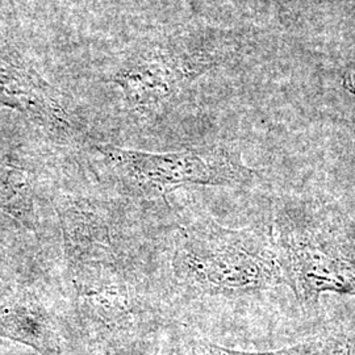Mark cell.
I'll return each instance as SVG.
<instances>
[{
  "instance_id": "cell-1",
  "label": "cell",
  "mask_w": 355,
  "mask_h": 355,
  "mask_svg": "<svg viewBox=\"0 0 355 355\" xmlns=\"http://www.w3.org/2000/svg\"><path fill=\"white\" fill-rule=\"evenodd\" d=\"M286 286L304 306L324 293L355 297V221L334 202L291 199L270 224Z\"/></svg>"
},
{
  "instance_id": "cell-2",
  "label": "cell",
  "mask_w": 355,
  "mask_h": 355,
  "mask_svg": "<svg viewBox=\"0 0 355 355\" xmlns=\"http://www.w3.org/2000/svg\"><path fill=\"white\" fill-rule=\"evenodd\" d=\"M178 275L205 295H245L286 286L270 225L221 227L209 216L184 225L178 240Z\"/></svg>"
},
{
  "instance_id": "cell-3",
  "label": "cell",
  "mask_w": 355,
  "mask_h": 355,
  "mask_svg": "<svg viewBox=\"0 0 355 355\" xmlns=\"http://www.w3.org/2000/svg\"><path fill=\"white\" fill-rule=\"evenodd\" d=\"M96 149L121 186L145 199L164 198L190 184L243 187L255 178L240 152L225 145L168 153L128 150L114 145Z\"/></svg>"
},
{
  "instance_id": "cell-4",
  "label": "cell",
  "mask_w": 355,
  "mask_h": 355,
  "mask_svg": "<svg viewBox=\"0 0 355 355\" xmlns=\"http://www.w3.org/2000/svg\"><path fill=\"white\" fill-rule=\"evenodd\" d=\"M64 227L78 296L105 322L121 324L132 315V296L110 248L76 217L67 215Z\"/></svg>"
},
{
  "instance_id": "cell-5",
  "label": "cell",
  "mask_w": 355,
  "mask_h": 355,
  "mask_svg": "<svg viewBox=\"0 0 355 355\" xmlns=\"http://www.w3.org/2000/svg\"><path fill=\"white\" fill-rule=\"evenodd\" d=\"M208 64L186 62L173 54H150L123 67L114 80L135 110H150L171 98L183 82L200 74Z\"/></svg>"
},
{
  "instance_id": "cell-6",
  "label": "cell",
  "mask_w": 355,
  "mask_h": 355,
  "mask_svg": "<svg viewBox=\"0 0 355 355\" xmlns=\"http://www.w3.org/2000/svg\"><path fill=\"white\" fill-rule=\"evenodd\" d=\"M0 337L24 343L41 355H62L57 327L45 306L24 290L0 305Z\"/></svg>"
},
{
  "instance_id": "cell-7",
  "label": "cell",
  "mask_w": 355,
  "mask_h": 355,
  "mask_svg": "<svg viewBox=\"0 0 355 355\" xmlns=\"http://www.w3.org/2000/svg\"><path fill=\"white\" fill-rule=\"evenodd\" d=\"M0 209L26 227H36V207L32 182L24 170L0 165Z\"/></svg>"
},
{
  "instance_id": "cell-8",
  "label": "cell",
  "mask_w": 355,
  "mask_h": 355,
  "mask_svg": "<svg viewBox=\"0 0 355 355\" xmlns=\"http://www.w3.org/2000/svg\"><path fill=\"white\" fill-rule=\"evenodd\" d=\"M318 340L315 337L304 343L271 352H242L207 340H190L180 347L178 355H318Z\"/></svg>"
},
{
  "instance_id": "cell-9",
  "label": "cell",
  "mask_w": 355,
  "mask_h": 355,
  "mask_svg": "<svg viewBox=\"0 0 355 355\" xmlns=\"http://www.w3.org/2000/svg\"><path fill=\"white\" fill-rule=\"evenodd\" d=\"M318 355H355V320L318 337Z\"/></svg>"
},
{
  "instance_id": "cell-10",
  "label": "cell",
  "mask_w": 355,
  "mask_h": 355,
  "mask_svg": "<svg viewBox=\"0 0 355 355\" xmlns=\"http://www.w3.org/2000/svg\"><path fill=\"white\" fill-rule=\"evenodd\" d=\"M343 86L347 91H350L352 94L355 95V69L353 71H350L347 76L343 79Z\"/></svg>"
}]
</instances>
